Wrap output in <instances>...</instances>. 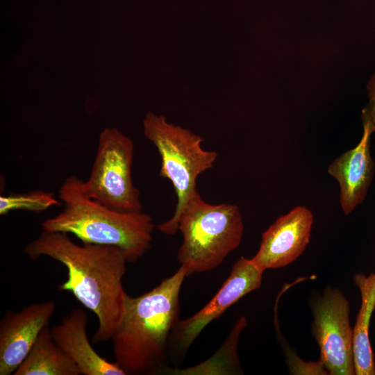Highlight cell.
Here are the masks:
<instances>
[{"mask_svg": "<svg viewBox=\"0 0 375 375\" xmlns=\"http://www.w3.org/2000/svg\"><path fill=\"white\" fill-rule=\"evenodd\" d=\"M23 251L32 260L48 256L66 267L67 280L58 290L70 292L97 316L93 342L110 340L122 320L128 295L122 284L128 262L121 249L110 245H78L67 233L42 231Z\"/></svg>", "mask_w": 375, "mask_h": 375, "instance_id": "cell-1", "label": "cell"}, {"mask_svg": "<svg viewBox=\"0 0 375 375\" xmlns=\"http://www.w3.org/2000/svg\"><path fill=\"white\" fill-rule=\"evenodd\" d=\"M180 267L151 290L128 295L122 320L111 338L115 362L126 374L164 368L171 333L179 320V296L186 277Z\"/></svg>", "mask_w": 375, "mask_h": 375, "instance_id": "cell-2", "label": "cell"}, {"mask_svg": "<svg viewBox=\"0 0 375 375\" xmlns=\"http://www.w3.org/2000/svg\"><path fill=\"white\" fill-rule=\"evenodd\" d=\"M64 209L41 224L42 231L71 233L83 244L115 246L128 262H134L151 247L155 228L151 217L141 212L109 208L90 198L83 181L73 175L58 191Z\"/></svg>", "mask_w": 375, "mask_h": 375, "instance_id": "cell-3", "label": "cell"}, {"mask_svg": "<svg viewBox=\"0 0 375 375\" xmlns=\"http://www.w3.org/2000/svg\"><path fill=\"white\" fill-rule=\"evenodd\" d=\"M178 231L183 242L177 259L189 276L221 265L240 245L244 222L238 206L207 203L197 191L180 215Z\"/></svg>", "mask_w": 375, "mask_h": 375, "instance_id": "cell-4", "label": "cell"}, {"mask_svg": "<svg viewBox=\"0 0 375 375\" xmlns=\"http://www.w3.org/2000/svg\"><path fill=\"white\" fill-rule=\"evenodd\" d=\"M144 133L161 158L159 176L169 180L177 196L172 217L158 225L165 235L178 231V222L190 199L197 192V178L212 167L217 157L201 147L203 139L191 131L169 124L162 115L149 112L143 121Z\"/></svg>", "mask_w": 375, "mask_h": 375, "instance_id": "cell-5", "label": "cell"}, {"mask_svg": "<svg viewBox=\"0 0 375 375\" xmlns=\"http://www.w3.org/2000/svg\"><path fill=\"white\" fill-rule=\"evenodd\" d=\"M133 141L115 128L99 135L94 161L83 188L91 199L112 210L141 212L140 191L132 180Z\"/></svg>", "mask_w": 375, "mask_h": 375, "instance_id": "cell-6", "label": "cell"}, {"mask_svg": "<svg viewBox=\"0 0 375 375\" xmlns=\"http://www.w3.org/2000/svg\"><path fill=\"white\" fill-rule=\"evenodd\" d=\"M311 308L312 333L328 374H355L350 302L339 289L327 286L311 301Z\"/></svg>", "mask_w": 375, "mask_h": 375, "instance_id": "cell-7", "label": "cell"}, {"mask_svg": "<svg viewBox=\"0 0 375 375\" xmlns=\"http://www.w3.org/2000/svg\"><path fill=\"white\" fill-rule=\"evenodd\" d=\"M263 272L251 259L241 256L233 264L229 276L210 301L191 317L178 321L169 342L172 356L175 359L184 357L208 324L219 317L244 296L258 289Z\"/></svg>", "mask_w": 375, "mask_h": 375, "instance_id": "cell-8", "label": "cell"}, {"mask_svg": "<svg viewBox=\"0 0 375 375\" xmlns=\"http://www.w3.org/2000/svg\"><path fill=\"white\" fill-rule=\"evenodd\" d=\"M312 223V213L304 206H297L281 216L262 233L252 262L263 272L292 263L308 244Z\"/></svg>", "mask_w": 375, "mask_h": 375, "instance_id": "cell-9", "label": "cell"}, {"mask_svg": "<svg viewBox=\"0 0 375 375\" xmlns=\"http://www.w3.org/2000/svg\"><path fill=\"white\" fill-rule=\"evenodd\" d=\"M55 309V301L48 300L4 313L0 321V375L14 374L48 326Z\"/></svg>", "mask_w": 375, "mask_h": 375, "instance_id": "cell-10", "label": "cell"}, {"mask_svg": "<svg viewBox=\"0 0 375 375\" xmlns=\"http://www.w3.org/2000/svg\"><path fill=\"white\" fill-rule=\"evenodd\" d=\"M362 127L358 144L335 158L327 169L339 183L340 205L345 215L351 213L365 200L375 172L369 149L372 133L367 125Z\"/></svg>", "mask_w": 375, "mask_h": 375, "instance_id": "cell-11", "label": "cell"}, {"mask_svg": "<svg viewBox=\"0 0 375 375\" xmlns=\"http://www.w3.org/2000/svg\"><path fill=\"white\" fill-rule=\"evenodd\" d=\"M88 315L81 308L72 309L60 324L51 328L56 344L72 360L84 375H126L115 362L101 356L88 337Z\"/></svg>", "mask_w": 375, "mask_h": 375, "instance_id": "cell-12", "label": "cell"}, {"mask_svg": "<svg viewBox=\"0 0 375 375\" xmlns=\"http://www.w3.org/2000/svg\"><path fill=\"white\" fill-rule=\"evenodd\" d=\"M354 284L361 296V304L353 328V351L356 375H375V362L369 337L372 313L375 308V272L369 276L357 273Z\"/></svg>", "mask_w": 375, "mask_h": 375, "instance_id": "cell-13", "label": "cell"}, {"mask_svg": "<svg viewBox=\"0 0 375 375\" xmlns=\"http://www.w3.org/2000/svg\"><path fill=\"white\" fill-rule=\"evenodd\" d=\"M14 375H78L72 360L56 344L51 329L44 327Z\"/></svg>", "mask_w": 375, "mask_h": 375, "instance_id": "cell-14", "label": "cell"}, {"mask_svg": "<svg viewBox=\"0 0 375 375\" xmlns=\"http://www.w3.org/2000/svg\"><path fill=\"white\" fill-rule=\"evenodd\" d=\"M53 192L33 190L24 193H10L0 196V215H5L12 210H28L42 212L52 206H61Z\"/></svg>", "mask_w": 375, "mask_h": 375, "instance_id": "cell-15", "label": "cell"}, {"mask_svg": "<svg viewBox=\"0 0 375 375\" xmlns=\"http://www.w3.org/2000/svg\"><path fill=\"white\" fill-rule=\"evenodd\" d=\"M287 363L292 374H328L320 360L318 361H304L293 351H288Z\"/></svg>", "mask_w": 375, "mask_h": 375, "instance_id": "cell-16", "label": "cell"}, {"mask_svg": "<svg viewBox=\"0 0 375 375\" xmlns=\"http://www.w3.org/2000/svg\"><path fill=\"white\" fill-rule=\"evenodd\" d=\"M368 102L361 112L362 125L369 126L371 132L375 133V72L367 85Z\"/></svg>", "mask_w": 375, "mask_h": 375, "instance_id": "cell-17", "label": "cell"}]
</instances>
